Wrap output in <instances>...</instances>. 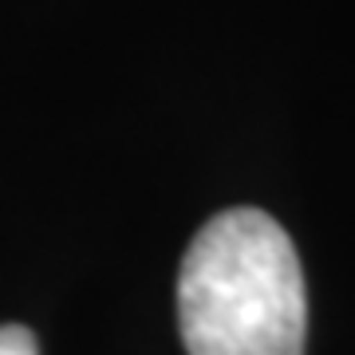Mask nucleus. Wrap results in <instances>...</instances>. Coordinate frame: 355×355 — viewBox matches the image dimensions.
Listing matches in <instances>:
<instances>
[{
  "label": "nucleus",
  "instance_id": "obj_1",
  "mask_svg": "<svg viewBox=\"0 0 355 355\" xmlns=\"http://www.w3.org/2000/svg\"><path fill=\"white\" fill-rule=\"evenodd\" d=\"M178 328L190 355H304V268L277 217L225 209L198 229L178 272Z\"/></svg>",
  "mask_w": 355,
  "mask_h": 355
},
{
  "label": "nucleus",
  "instance_id": "obj_2",
  "mask_svg": "<svg viewBox=\"0 0 355 355\" xmlns=\"http://www.w3.org/2000/svg\"><path fill=\"white\" fill-rule=\"evenodd\" d=\"M0 355H36V336L24 324H4L0 328Z\"/></svg>",
  "mask_w": 355,
  "mask_h": 355
}]
</instances>
